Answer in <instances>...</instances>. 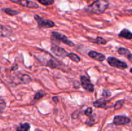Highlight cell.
Listing matches in <instances>:
<instances>
[{"instance_id":"obj_1","label":"cell","mask_w":132,"mask_h":131,"mask_svg":"<svg viewBox=\"0 0 132 131\" xmlns=\"http://www.w3.org/2000/svg\"><path fill=\"white\" fill-rule=\"evenodd\" d=\"M109 6L108 0H95L93 3L85 7V10L88 12L95 14L104 13Z\"/></svg>"},{"instance_id":"obj_2","label":"cell","mask_w":132,"mask_h":131,"mask_svg":"<svg viewBox=\"0 0 132 131\" xmlns=\"http://www.w3.org/2000/svg\"><path fill=\"white\" fill-rule=\"evenodd\" d=\"M34 19L37 23L38 28L40 29H44V28H50L55 26V24L54 21L49 19H44L42 17L39 16V15L36 14L34 15Z\"/></svg>"},{"instance_id":"obj_3","label":"cell","mask_w":132,"mask_h":131,"mask_svg":"<svg viewBox=\"0 0 132 131\" xmlns=\"http://www.w3.org/2000/svg\"><path fill=\"white\" fill-rule=\"evenodd\" d=\"M107 62L111 66L118 69H125L128 68V65L126 62L121 61L119 59L113 57H109L107 59Z\"/></svg>"},{"instance_id":"obj_4","label":"cell","mask_w":132,"mask_h":131,"mask_svg":"<svg viewBox=\"0 0 132 131\" xmlns=\"http://www.w3.org/2000/svg\"><path fill=\"white\" fill-rule=\"evenodd\" d=\"M52 37L53 39H57V41H61L63 43L67 45H68V46H74V43H73L72 41H70L67 36H65L63 34H61V33H58V32H52Z\"/></svg>"},{"instance_id":"obj_5","label":"cell","mask_w":132,"mask_h":131,"mask_svg":"<svg viewBox=\"0 0 132 131\" xmlns=\"http://www.w3.org/2000/svg\"><path fill=\"white\" fill-rule=\"evenodd\" d=\"M81 82L82 87L84 89L89 92H93L94 91V86L92 82L90 81V78L86 77V76H81Z\"/></svg>"},{"instance_id":"obj_6","label":"cell","mask_w":132,"mask_h":131,"mask_svg":"<svg viewBox=\"0 0 132 131\" xmlns=\"http://www.w3.org/2000/svg\"><path fill=\"white\" fill-rule=\"evenodd\" d=\"M9 1L19 4L24 7L30 8H37L39 7V5L36 3L30 1V0H9Z\"/></svg>"},{"instance_id":"obj_7","label":"cell","mask_w":132,"mask_h":131,"mask_svg":"<svg viewBox=\"0 0 132 131\" xmlns=\"http://www.w3.org/2000/svg\"><path fill=\"white\" fill-rule=\"evenodd\" d=\"M51 51L55 55L58 57H66L68 56V53L64 50L63 48H61L59 46H56V45H53L51 47Z\"/></svg>"},{"instance_id":"obj_8","label":"cell","mask_w":132,"mask_h":131,"mask_svg":"<svg viewBox=\"0 0 132 131\" xmlns=\"http://www.w3.org/2000/svg\"><path fill=\"white\" fill-rule=\"evenodd\" d=\"M130 119L128 117L125 116L117 115L116 116L113 118V123L116 125H126L130 123Z\"/></svg>"},{"instance_id":"obj_9","label":"cell","mask_w":132,"mask_h":131,"mask_svg":"<svg viewBox=\"0 0 132 131\" xmlns=\"http://www.w3.org/2000/svg\"><path fill=\"white\" fill-rule=\"evenodd\" d=\"M88 55L91 58H92L93 59H95V60H98V61H103V60H105L106 57L105 55H103V53H101L97 52L95 51H90L88 52Z\"/></svg>"},{"instance_id":"obj_10","label":"cell","mask_w":132,"mask_h":131,"mask_svg":"<svg viewBox=\"0 0 132 131\" xmlns=\"http://www.w3.org/2000/svg\"><path fill=\"white\" fill-rule=\"evenodd\" d=\"M107 102H108V100H105L104 98H100L95 100L93 103V105H94V107L97 108H103L105 107L107 104Z\"/></svg>"},{"instance_id":"obj_11","label":"cell","mask_w":132,"mask_h":131,"mask_svg":"<svg viewBox=\"0 0 132 131\" xmlns=\"http://www.w3.org/2000/svg\"><path fill=\"white\" fill-rule=\"evenodd\" d=\"M119 36L120 37H122V38L126 39H132V33L129 30L126 29V28L123 29L120 32Z\"/></svg>"},{"instance_id":"obj_12","label":"cell","mask_w":132,"mask_h":131,"mask_svg":"<svg viewBox=\"0 0 132 131\" xmlns=\"http://www.w3.org/2000/svg\"><path fill=\"white\" fill-rule=\"evenodd\" d=\"M90 41H91V42H94V43L97 44L104 45L107 43V41L102 37H97L96 39L90 40Z\"/></svg>"},{"instance_id":"obj_13","label":"cell","mask_w":132,"mask_h":131,"mask_svg":"<svg viewBox=\"0 0 132 131\" xmlns=\"http://www.w3.org/2000/svg\"><path fill=\"white\" fill-rule=\"evenodd\" d=\"M3 10L6 14H8V15H12V16L18 15V14H19V11L14 10V9L10 8H3Z\"/></svg>"},{"instance_id":"obj_14","label":"cell","mask_w":132,"mask_h":131,"mask_svg":"<svg viewBox=\"0 0 132 131\" xmlns=\"http://www.w3.org/2000/svg\"><path fill=\"white\" fill-rule=\"evenodd\" d=\"M30 128V125L29 123H22L17 128L16 131H28Z\"/></svg>"},{"instance_id":"obj_15","label":"cell","mask_w":132,"mask_h":131,"mask_svg":"<svg viewBox=\"0 0 132 131\" xmlns=\"http://www.w3.org/2000/svg\"><path fill=\"white\" fill-rule=\"evenodd\" d=\"M67 57L70 59L73 60V62H79L81 61V58H80V57L79 55H77V54L73 53H69Z\"/></svg>"},{"instance_id":"obj_16","label":"cell","mask_w":132,"mask_h":131,"mask_svg":"<svg viewBox=\"0 0 132 131\" xmlns=\"http://www.w3.org/2000/svg\"><path fill=\"white\" fill-rule=\"evenodd\" d=\"M119 54L121 55H125V56H128L130 54H131L130 50H128V49L125 48H119L118 49V51H117Z\"/></svg>"},{"instance_id":"obj_17","label":"cell","mask_w":132,"mask_h":131,"mask_svg":"<svg viewBox=\"0 0 132 131\" xmlns=\"http://www.w3.org/2000/svg\"><path fill=\"white\" fill-rule=\"evenodd\" d=\"M46 95V93L45 92V91H43V90H40V91H37V92H36V95H35V96H34V100L37 101V100H39L41 98H43V96H45Z\"/></svg>"},{"instance_id":"obj_18","label":"cell","mask_w":132,"mask_h":131,"mask_svg":"<svg viewBox=\"0 0 132 131\" xmlns=\"http://www.w3.org/2000/svg\"><path fill=\"white\" fill-rule=\"evenodd\" d=\"M46 66H48L51 68H56L58 66L57 62L55 61V60L51 59L46 63Z\"/></svg>"},{"instance_id":"obj_19","label":"cell","mask_w":132,"mask_h":131,"mask_svg":"<svg viewBox=\"0 0 132 131\" xmlns=\"http://www.w3.org/2000/svg\"><path fill=\"white\" fill-rule=\"evenodd\" d=\"M41 4L43 5H51L54 4V0H37Z\"/></svg>"},{"instance_id":"obj_20","label":"cell","mask_w":132,"mask_h":131,"mask_svg":"<svg viewBox=\"0 0 132 131\" xmlns=\"http://www.w3.org/2000/svg\"><path fill=\"white\" fill-rule=\"evenodd\" d=\"M124 103H125V101L122 100L117 101V102L115 104L114 109H116V110H117V109H121V108L122 107V105H123Z\"/></svg>"},{"instance_id":"obj_21","label":"cell","mask_w":132,"mask_h":131,"mask_svg":"<svg viewBox=\"0 0 132 131\" xmlns=\"http://www.w3.org/2000/svg\"><path fill=\"white\" fill-rule=\"evenodd\" d=\"M92 113H93V110H92V107H88L85 111V115L88 116H89V117H92Z\"/></svg>"},{"instance_id":"obj_22","label":"cell","mask_w":132,"mask_h":131,"mask_svg":"<svg viewBox=\"0 0 132 131\" xmlns=\"http://www.w3.org/2000/svg\"><path fill=\"white\" fill-rule=\"evenodd\" d=\"M5 106H6V104H5V101L3 99H1V101H0V109H1V113H3L4 109L5 108Z\"/></svg>"},{"instance_id":"obj_23","label":"cell","mask_w":132,"mask_h":131,"mask_svg":"<svg viewBox=\"0 0 132 131\" xmlns=\"http://www.w3.org/2000/svg\"><path fill=\"white\" fill-rule=\"evenodd\" d=\"M102 95L104 97H108V96H111V92L108 90H103V92Z\"/></svg>"},{"instance_id":"obj_24","label":"cell","mask_w":132,"mask_h":131,"mask_svg":"<svg viewBox=\"0 0 132 131\" xmlns=\"http://www.w3.org/2000/svg\"><path fill=\"white\" fill-rule=\"evenodd\" d=\"M52 99H53V100H54V102H55V103H57L58 101H59V98H58L57 96H54Z\"/></svg>"},{"instance_id":"obj_25","label":"cell","mask_w":132,"mask_h":131,"mask_svg":"<svg viewBox=\"0 0 132 131\" xmlns=\"http://www.w3.org/2000/svg\"><path fill=\"white\" fill-rule=\"evenodd\" d=\"M127 57H128V60H130V61L132 62V54L131 53L130 54V55H129Z\"/></svg>"},{"instance_id":"obj_26","label":"cell","mask_w":132,"mask_h":131,"mask_svg":"<svg viewBox=\"0 0 132 131\" xmlns=\"http://www.w3.org/2000/svg\"><path fill=\"white\" fill-rule=\"evenodd\" d=\"M36 131H42V130H39V129H37V130H36Z\"/></svg>"},{"instance_id":"obj_27","label":"cell","mask_w":132,"mask_h":131,"mask_svg":"<svg viewBox=\"0 0 132 131\" xmlns=\"http://www.w3.org/2000/svg\"><path fill=\"white\" fill-rule=\"evenodd\" d=\"M130 72H131V73H132V68H131V69H130Z\"/></svg>"}]
</instances>
